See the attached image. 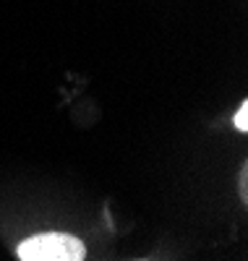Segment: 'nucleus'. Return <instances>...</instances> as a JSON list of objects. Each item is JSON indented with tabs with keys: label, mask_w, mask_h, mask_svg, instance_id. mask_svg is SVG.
<instances>
[{
	"label": "nucleus",
	"mask_w": 248,
	"mask_h": 261,
	"mask_svg": "<svg viewBox=\"0 0 248 261\" xmlns=\"http://www.w3.org/2000/svg\"><path fill=\"white\" fill-rule=\"evenodd\" d=\"M235 128H238V130H248V105H245V102L240 105V110H238V115H235Z\"/></svg>",
	"instance_id": "nucleus-2"
},
{
	"label": "nucleus",
	"mask_w": 248,
	"mask_h": 261,
	"mask_svg": "<svg viewBox=\"0 0 248 261\" xmlns=\"http://www.w3.org/2000/svg\"><path fill=\"white\" fill-rule=\"evenodd\" d=\"M21 261H84V243L63 232L34 235L18 246Z\"/></svg>",
	"instance_id": "nucleus-1"
}]
</instances>
